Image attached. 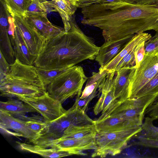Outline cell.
Wrapping results in <instances>:
<instances>
[{"label": "cell", "mask_w": 158, "mask_h": 158, "mask_svg": "<svg viewBox=\"0 0 158 158\" xmlns=\"http://www.w3.org/2000/svg\"><path fill=\"white\" fill-rule=\"evenodd\" d=\"M81 23L99 28L105 41L131 38L149 30L158 32V5L129 2L95 3L82 7Z\"/></svg>", "instance_id": "obj_1"}, {"label": "cell", "mask_w": 158, "mask_h": 158, "mask_svg": "<svg viewBox=\"0 0 158 158\" xmlns=\"http://www.w3.org/2000/svg\"><path fill=\"white\" fill-rule=\"evenodd\" d=\"M71 26L68 31L46 41L35 60L36 68L71 67L86 60L95 59L100 47L83 33L74 16Z\"/></svg>", "instance_id": "obj_2"}, {"label": "cell", "mask_w": 158, "mask_h": 158, "mask_svg": "<svg viewBox=\"0 0 158 158\" xmlns=\"http://www.w3.org/2000/svg\"><path fill=\"white\" fill-rule=\"evenodd\" d=\"M10 65L9 73L0 80L1 96L30 97L40 96L47 91L34 65L24 64L17 59Z\"/></svg>", "instance_id": "obj_3"}, {"label": "cell", "mask_w": 158, "mask_h": 158, "mask_svg": "<svg viewBox=\"0 0 158 158\" xmlns=\"http://www.w3.org/2000/svg\"><path fill=\"white\" fill-rule=\"evenodd\" d=\"M46 125L41 132L29 143L35 144L60 138L65 130L71 125L83 126L94 124L85 111L73 106L62 116L51 122H46Z\"/></svg>", "instance_id": "obj_4"}, {"label": "cell", "mask_w": 158, "mask_h": 158, "mask_svg": "<svg viewBox=\"0 0 158 158\" xmlns=\"http://www.w3.org/2000/svg\"><path fill=\"white\" fill-rule=\"evenodd\" d=\"M88 78L82 67L75 65L49 84L46 87L47 91L62 104L68 98L81 94L82 86Z\"/></svg>", "instance_id": "obj_5"}, {"label": "cell", "mask_w": 158, "mask_h": 158, "mask_svg": "<svg viewBox=\"0 0 158 158\" xmlns=\"http://www.w3.org/2000/svg\"><path fill=\"white\" fill-rule=\"evenodd\" d=\"M142 130L141 126H133L115 131L97 133L96 148L92 157H104L120 153L131 139Z\"/></svg>", "instance_id": "obj_6"}, {"label": "cell", "mask_w": 158, "mask_h": 158, "mask_svg": "<svg viewBox=\"0 0 158 158\" xmlns=\"http://www.w3.org/2000/svg\"><path fill=\"white\" fill-rule=\"evenodd\" d=\"M147 105L142 97L129 99L122 101L116 100L98 120L111 116L120 117L141 126Z\"/></svg>", "instance_id": "obj_7"}, {"label": "cell", "mask_w": 158, "mask_h": 158, "mask_svg": "<svg viewBox=\"0 0 158 158\" xmlns=\"http://www.w3.org/2000/svg\"><path fill=\"white\" fill-rule=\"evenodd\" d=\"M158 73V53L157 50L145 53L139 66H134L129 79L128 98L136 94Z\"/></svg>", "instance_id": "obj_8"}, {"label": "cell", "mask_w": 158, "mask_h": 158, "mask_svg": "<svg viewBox=\"0 0 158 158\" xmlns=\"http://www.w3.org/2000/svg\"><path fill=\"white\" fill-rule=\"evenodd\" d=\"M17 98L35 109L46 122L58 118L67 111L63 108L61 103L52 97L47 91L39 96Z\"/></svg>", "instance_id": "obj_9"}, {"label": "cell", "mask_w": 158, "mask_h": 158, "mask_svg": "<svg viewBox=\"0 0 158 158\" xmlns=\"http://www.w3.org/2000/svg\"><path fill=\"white\" fill-rule=\"evenodd\" d=\"M43 148H52L69 151L74 155H87L83 151L96 148L95 136L81 139L60 138L36 144Z\"/></svg>", "instance_id": "obj_10"}, {"label": "cell", "mask_w": 158, "mask_h": 158, "mask_svg": "<svg viewBox=\"0 0 158 158\" xmlns=\"http://www.w3.org/2000/svg\"><path fill=\"white\" fill-rule=\"evenodd\" d=\"M12 17L14 26L23 37L31 53L37 57L46 40L27 23L23 16H14Z\"/></svg>", "instance_id": "obj_11"}, {"label": "cell", "mask_w": 158, "mask_h": 158, "mask_svg": "<svg viewBox=\"0 0 158 158\" xmlns=\"http://www.w3.org/2000/svg\"><path fill=\"white\" fill-rule=\"evenodd\" d=\"M10 25L8 34L15 59L24 64L34 65L37 57L31 54L23 37L13 24Z\"/></svg>", "instance_id": "obj_12"}, {"label": "cell", "mask_w": 158, "mask_h": 158, "mask_svg": "<svg viewBox=\"0 0 158 158\" xmlns=\"http://www.w3.org/2000/svg\"><path fill=\"white\" fill-rule=\"evenodd\" d=\"M23 17L27 23L46 40L65 32L64 28L52 24L48 19L47 15Z\"/></svg>", "instance_id": "obj_13"}, {"label": "cell", "mask_w": 158, "mask_h": 158, "mask_svg": "<svg viewBox=\"0 0 158 158\" xmlns=\"http://www.w3.org/2000/svg\"><path fill=\"white\" fill-rule=\"evenodd\" d=\"M0 128L2 130L11 129L19 136L27 139L29 142L34 139L37 135L26 126L24 120L17 118L9 113L0 110Z\"/></svg>", "instance_id": "obj_14"}, {"label": "cell", "mask_w": 158, "mask_h": 158, "mask_svg": "<svg viewBox=\"0 0 158 158\" xmlns=\"http://www.w3.org/2000/svg\"><path fill=\"white\" fill-rule=\"evenodd\" d=\"M131 38L105 41L95 59L100 65L99 69H103L115 57Z\"/></svg>", "instance_id": "obj_15"}, {"label": "cell", "mask_w": 158, "mask_h": 158, "mask_svg": "<svg viewBox=\"0 0 158 158\" xmlns=\"http://www.w3.org/2000/svg\"><path fill=\"white\" fill-rule=\"evenodd\" d=\"M45 6L54 9L61 16L66 32L71 27V22L77 7L67 0H52L44 2Z\"/></svg>", "instance_id": "obj_16"}, {"label": "cell", "mask_w": 158, "mask_h": 158, "mask_svg": "<svg viewBox=\"0 0 158 158\" xmlns=\"http://www.w3.org/2000/svg\"><path fill=\"white\" fill-rule=\"evenodd\" d=\"M133 66L121 68L116 71L114 77V95L120 101L128 98L129 79Z\"/></svg>", "instance_id": "obj_17"}, {"label": "cell", "mask_w": 158, "mask_h": 158, "mask_svg": "<svg viewBox=\"0 0 158 158\" xmlns=\"http://www.w3.org/2000/svg\"><path fill=\"white\" fill-rule=\"evenodd\" d=\"M152 37L150 34L144 32L135 34L116 56L102 69H105L110 72L115 71L118 64L125 56L138 44L143 41L146 42Z\"/></svg>", "instance_id": "obj_18"}, {"label": "cell", "mask_w": 158, "mask_h": 158, "mask_svg": "<svg viewBox=\"0 0 158 158\" xmlns=\"http://www.w3.org/2000/svg\"><path fill=\"white\" fill-rule=\"evenodd\" d=\"M95 125L97 133L115 131L133 126H139L120 117L111 116L95 121Z\"/></svg>", "instance_id": "obj_19"}, {"label": "cell", "mask_w": 158, "mask_h": 158, "mask_svg": "<svg viewBox=\"0 0 158 158\" xmlns=\"http://www.w3.org/2000/svg\"><path fill=\"white\" fill-rule=\"evenodd\" d=\"M3 15H0V52L10 65L15 60L14 52L8 34V23Z\"/></svg>", "instance_id": "obj_20"}, {"label": "cell", "mask_w": 158, "mask_h": 158, "mask_svg": "<svg viewBox=\"0 0 158 158\" xmlns=\"http://www.w3.org/2000/svg\"><path fill=\"white\" fill-rule=\"evenodd\" d=\"M22 150L47 158H60L74 155L72 152L56 148H43L31 143H18Z\"/></svg>", "instance_id": "obj_21"}, {"label": "cell", "mask_w": 158, "mask_h": 158, "mask_svg": "<svg viewBox=\"0 0 158 158\" xmlns=\"http://www.w3.org/2000/svg\"><path fill=\"white\" fill-rule=\"evenodd\" d=\"M0 110L19 118L28 113L37 112L35 109L22 101L12 98L6 102L0 101Z\"/></svg>", "instance_id": "obj_22"}, {"label": "cell", "mask_w": 158, "mask_h": 158, "mask_svg": "<svg viewBox=\"0 0 158 158\" xmlns=\"http://www.w3.org/2000/svg\"><path fill=\"white\" fill-rule=\"evenodd\" d=\"M97 134L95 125H71L65 130L61 138L81 139L96 136Z\"/></svg>", "instance_id": "obj_23"}, {"label": "cell", "mask_w": 158, "mask_h": 158, "mask_svg": "<svg viewBox=\"0 0 158 158\" xmlns=\"http://www.w3.org/2000/svg\"><path fill=\"white\" fill-rule=\"evenodd\" d=\"M114 88H104L99 91L102 94L93 110L95 115L105 112L117 100L114 95Z\"/></svg>", "instance_id": "obj_24"}, {"label": "cell", "mask_w": 158, "mask_h": 158, "mask_svg": "<svg viewBox=\"0 0 158 158\" xmlns=\"http://www.w3.org/2000/svg\"><path fill=\"white\" fill-rule=\"evenodd\" d=\"M6 8L12 17L24 16L32 0H4Z\"/></svg>", "instance_id": "obj_25"}, {"label": "cell", "mask_w": 158, "mask_h": 158, "mask_svg": "<svg viewBox=\"0 0 158 158\" xmlns=\"http://www.w3.org/2000/svg\"><path fill=\"white\" fill-rule=\"evenodd\" d=\"M71 67L50 69L36 68L38 73L46 88L47 86L53 80L62 75Z\"/></svg>", "instance_id": "obj_26"}, {"label": "cell", "mask_w": 158, "mask_h": 158, "mask_svg": "<svg viewBox=\"0 0 158 158\" xmlns=\"http://www.w3.org/2000/svg\"><path fill=\"white\" fill-rule=\"evenodd\" d=\"M154 120L148 116L145 118L141 125L142 131L139 135L149 138L158 139V127L154 125Z\"/></svg>", "instance_id": "obj_27"}, {"label": "cell", "mask_w": 158, "mask_h": 158, "mask_svg": "<svg viewBox=\"0 0 158 158\" xmlns=\"http://www.w3.org/2000/svg\"><path fill=\"white\" fill-rule=\"evenodd\" d=\"M154 94H158V73L136 94L133 98Z\"/></svg>", "instance_id": "obj_28"}, {"label": "cell", "mask_w": 158, "mask_h": 158, "mask_svg": "<svg viewBox=\"0 0 158 158\" xmlns=\"http://www.w3.org/2000/svg\"><path fill=\"white\" fill-rule=\"evenodd\" d=\"M46 7L40 0H32L28 7L24 16L47 15Z\"/></svg>", "instance_id": "obj_29"}, {"label": "cell", "mask_w": 158, "mask_h": 158, "mask_svg": "<svg viewBox=\"0 0 158 158\" xmlns=\"http://www.w3.org/2000/svg\"><path fill=\"white\" fill-rule=\"evenodd\" d=\"M21 118L25 119L27 127L37 135V136L41 132L46 125L45 121H43L32 117H27L25 116Z\"/></svg>", "instance_id": "obj_30"}, {"label": "cell", "mask_w": 158, "mask_h": 158, "mask_svg": "<svg viewBox=\"0 0 158 158\" xmlns=\"http://www.w3.org/2000/svg\"><path fill=\"white\" fill-rule=\"evenodd\" d=\"M137 141L134 142L133 144L147 147L158 148V139L149 138L136 135Z\"/></svg>", "instance_id": "obj_31"}, {"label": "cell", "mask_w": 158, "mask_h": 158, "mask_svg": "<svg viewBox=\"0 0 158 158\" xmlns=\"http://www.w3.org/2000/svg\"><path fill=\"white\" fill-rule=\"evenodd\" d=\"M135 48L132 49L121 60L117 65L115 70V71L123 68L134 66V64L135 62L134 56Z\"/></svg>", "instance_id": "obj_32"}, {"label": "cell", "mask_w": 158, "mask_h": 158, "mask_svg": "<svg viewBox=\"0 0 158 158\" xmlns=\"http://www.w3.org/2000/svg\"><path fill=\"white\" fill-rule=\"evenodd\" d=\"M146 41H143L138 44L135 48V68L138 67L143 60L145 54L144 45Z\"/></svg>", "instance_id": "obj_33"}, {"label": "cell", "mask_w": 158, "mask_h": 158, "mask_svg": "<svg viewBox=\"0 0 158 158\" xmlns=\"http://www.w3.org/2000/svg\"><path fill=\"white\" fill-rule=\"evenodd\" d=\"M81 94L77 95L76 99L74 103L77 107L85 111L90 102L97 95V94H92L86 98L81 99L80 98Z\"/></svg>", "instance_id": "obj_34"}, {"label": "cell", "mask_w": 158, "mask_h": 158, "mask_svg": "<svg viewBox=\"0 0 158 158\" xmlns=\"http://www.w3.org/2000/svg\"><path fill=\"white\" fill-rule=\"evenodd\" d=\"M145 53L153 52L158 49V33L145 42Z\"/></svg>", "instance_id": "obj_35"}, {"label": "cell", "mask_w": 158, "mask_h": 158, "mask_svg": "<svg viewBox=\"0 0 158 158\" xmlns=\"http://www.w3.org/2000/svg\"><path fill=\"white\" fill-rule=\"evenodd\" d=\"M0 59V78L1 79L9 73L10 65L1 52Z\"/></svg>", "instance_id": "obj_36"}, {"label": "cell", "mask_w": 158, "mask_h": 158, "mask_svg": "<svg viewBox=\"0 0 158 158\" xmlns=\"http://www.w3.org/2000/svg\"><path fill=\"white\" fill-rule=\"evenodd\" d=\"M145 114L154 120L158 119V101H156L147 108L145 111Z\"/></svg>", "instance_id": "obj_37"}, {"label": "cell", "mask_w": 158, "mask_h": 158, "mask_svg": "<svg viewBox=\"0 0 158 158\" xmlns=\"http://www.w3.org/2000/svg\"><path fill=\"white\" fill-rule=\"evenodd\" d=\"M119 1H127L131 2L130 0H84L78 6V7L81 8L82 7L95 3H106Z\"/></svg>", "instance_id": "obj_38"}, {"label": "cell", "mask_w": 158, "mask_h": 158, "mask_svg": "<svg viewBox=\"0 0 158 158\" xmlns=\"http://www.w3.org/2000/svg\"><path fill=\"white\" fill-rule=\"evenodd\" d=\"M133 3L141 5H148L157 4L156 0H130Z\"/></svg>", "instance_id": "obj_39"}, {"label": "cell", "mask_w": 158, "mask_h": 158, "mask_svg": "<svg viewBox=\"0 0 158 158\" xmlns=\"http://www.w3.org/2000/svg\"><path fill=\"white\" fill-rule=\"evenodd\" d=\"M69 1L73 5L77 6L78 7V6L84 0H67Z\"/></svg>", "instance_id": "obj_40"}, {"label": "cell", "mask_w": 158, "mask_h": 158, "mask_svg": "<svg viewBox=\"0 0 158 158\" xmlns=\"http://www.w3.org/2000/svg\"><path fill=\"white\" fill-rule=\"evenodd\" d=\"M156 2H157V3H158V0H156Z\"/></svg>", "instance_id": "obj_41"}, {"label": "cell", "mask_w": 158, "mask_h": 158, "mask_svg": "<svg viewBox=\"0 0 158 158\" xmlns=\"http://www.w3.org/2000/svg\"><path fill=\"white\" fill-rule=\"evenodd\" d=\"M157 50V53H158V49L157 50Z\"/></svg>", "instance_id": "obj_42"}]
</instances>
